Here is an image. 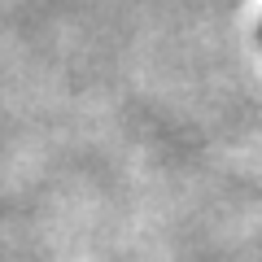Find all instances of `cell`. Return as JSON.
Segmentation results:
<instances>
[{"instance_id":"1","label":"cell","mask_w":262,"mask_h":262,"mask_svg":"<svg viewBox=\"0 0 262 262\" xmlns=\"http://www.w3.org/2000/svg\"><path fill=\"white\" fill-rule=\"evenodd\" d=\"M258 39H262V31H258Z\"/></svg>"}]
</instances>
